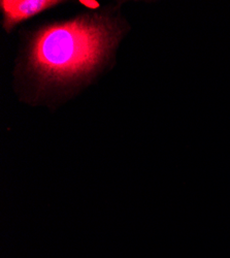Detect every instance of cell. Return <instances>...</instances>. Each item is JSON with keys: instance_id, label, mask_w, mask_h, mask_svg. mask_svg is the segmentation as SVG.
Returning <instances> with one entry per match:
<instances>
[{"instance_id": "6da1fadb", "label": "cell", "mask_w": 230, "mask_h": 258, "mask_svg": "<svg viewBox=\"0 0 230 258\" xmlns=\"http://www.w3.org/2000/svg\"><path fill=\"white\" fill-rule=\"evenodd\" d=\"M127 23L113 11L78 15L21 32L16 88L30 104L65 101L115 63Z\"/></svg>"}, {"instance_id": "7a4b0ae2", "label": "cell", "mask_w": 230, "mask_h": 258, "mask_svg": "<svg viewBox=\"0 0 230 258\" xmlns=\"http://www.w3.org/2000/svg\"><path fill=\"white\" fill-rule=\"evenodd\" d=\"M62 4L60 0H2L3 28L10 33L24 21Z\"/></svg>"}, {"instance_id": "3957f363", "label": "cell", "mask_w": 230, "mask_h": 258, "mask_svg": "<svg viewBox=\"0 0 230 258\" xmlns=\"http://www.w3.org/2000/svg\"><path fill=\"white\" fill-rule=\"evenodd\" d=\"M80 4L87 7L90 10H96L99 8V4L97 2H94V0H81Z\"/></svg>"}]
</instances>
